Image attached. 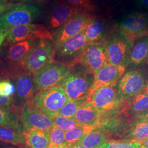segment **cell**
<instances>
[{"mask_svg": "<svg viewBox=\"0 0 148 148\" xmlns=\"http://www.w3.org/2000/svg\"><path fill=\"white\" fill-rule=\"evenodd\" d=\"M147 81L142 71L133 70L125 73L120 79L117 90L121 99H127L143 92Z\"/></svg>", "mask_w": 148, "mask_h": 148, "instance_id": "4fadbf2b", "label": "cell"}, {"mask_svg": "<svg viewBox=\"0 0 148 148\" xmlns=\"http://www.w3.org/2000/svg\"><path fill=\"white\" fill-rule=\"evenodd\" d=\"M70 66L54 62L34 74L37 90H41L59 86L70 73Z\"/></svg>", "mask_w": 148, "mask_h": 148, "instance_id": "ba28073f", "label": "cell"}, {"mask_svg": "<svg viewBox=\"0 0 148 148\" xmlns=\"http://www.w3.org/2000/svg\"><path fill=\"white\" fill-rule=\"evenodd\" d=\"M93 3L95 6V8L97 7H103L106 6V4L110 1V0H92Z\"/></svg>", "mask_w": 148, "mask_h": 148, "instance_id": "8d00e7d4", "label": "cell"}, {"mask_svg": "<svg viewBox=\"0 0 148 148\" xmlns=\"http://www.w3.org/2000/svg\"><path fill=\"white\" fill-rule=\"evenodd\" d=\"M101 113L90 101H87L76 112L74 119L79 125L99 127Z\"/></svg>", "mask_w": 148, "mask_h": 148, "instance_id": "ffe728a7", "label": "cell"}, {"mask_svg": "<svg viewBox=\"0 0 148 148\" xmlns=\"http://www.w3.org/2000/svg\"><path fill=\"white\" fill-rule=\"evenodd\" d=\"M63 148H86L84 146L79 144H77V143H76V144H74L73 145H68V146H66L65 147H64Z\"/></svg>", "mask_w": 148, "mask_h": 148, "instance_id": "b9f144b4", "label": "cell"}, {"mask_svg": "<svg viewBox=\"0 0 148 148\" xmlns=\"http://www.w3.org/2000/svg\"><path fill=\"white\" fill-rule=\"evenodd\" d=\"M18 2H23V3H37V2H42L47 0H13Z\"/></svg>", "mask_w": 148, "mask_h": 148, "instance_id": "60d3db41", "label": "cell"}, {"mask_svg": "<svg viewBox=\"0 0 148 148\" xmlns=\"http://www.w3.org/2000/svg\"><path fill=\"white\" fill-rule=\"evenodd\" d=\"M87 101V98L76 100L70 99L60 109L58 115L67 118L74 119L78 109Z\"/></svg>", "mask_w": 148, "mask_h": 148, "instance_id": "83f0119b", "label": "cell"}, {"mask_svg": "<svg viewBox=\"0 0 148 148\" xmlns=\"http://www.w3.org/2000/svg\"><path fill=\"white\" fill-rule=\"evenodd\" d=\"M18 114L24 132L32 129L50 131L54 125L53 119L33 103L21 106Z\"/></svg>", "mask_w": 148, "mask_h": 148, "instance_id": "52a82bcc", "label": "cell"}, {"mask_svg": "<svg viewBox=\"0 0 148 148\" xmlns=\"http://www.w3.org/2000/svg\"><path fill=\"white\" fill-rule=\"evenodd\" d=\"M56 148V147H51V148Z\"/></svg>", "mask_w": 148, "mask_h": 148, "instance_id": "7dc6e473", "label": "cell"}, {"mask_svg": "<svg viewBox=\"0 0 148 148\" xmlns=\"http://www.w3.org/2000/svg\"><path fill=\"white\" fill-rule=\"evenodd\" d=\"M0 143L18 146H25V132H21L11 128L0 126Z\"/></svg>", "mask_w": 148, "mask_h": 148, "instance_id": "603a6c76", "label": "cell"}, {"mask_svg": "<svg viewBox=\"0 0 148 148\" xmlns=\"http://www.w3.org/2000/svg\"><path fill=\"white\" fill-rule=\"evenodd\" d=\"M98 127L79 125L65 132L66 146L79 142L81 139Z\"/></svg>", "mask_w": 148, "mask_h": 148, "instance_id": "484cf974", "label": "cell"}, {"mask_svg": "<svg viewBox=\"0 0 148 148\" xmlns=\"http://www.w3.org/2000/svg\"><path fill=\"white\" fill-rule=\"evenodd\" d=\"M143 92H144V93H147V95H148V81H147L146 86H145L144 90H143Z\"/></svg>", "mask_w": 148, "mask_h": 148, "instance_id": "bcb514c9", "label": "cell"}, {"mask_svg": "<svg viewBox=\"0 0 148 148\" xmlns=\"http://www.w3.org/2000/svg\"><path fill=\"white\" fill-rule=\"evenodd\" d=\"M53 120L56 126L65 132L79 125L74 119L67 118L59 115L53 117Z\"/></svg>", "mask_w": 148, "mask_h": 148, "instance_id": "1f68e13d", "label": "cell"}, {"mask_svg": "<svg viewBox=\"0 0 148 148\" xmlns=\"http://www.w3.org/2000/svg\"><path fill=\"white\" fill-rule=\"evenodd\" d=\"M92 17L87 13L79 12L53 34V43L57 45L85 30Z\"/></svg>", "mask_w": 148, "mask_h": 148, "instance_id": "5bb4252c", "label": "cell"}, {"mask_svg": "<svg viewBox=\"0 0 148 148\" xmlns=\"http://www.w3.org/2000/svg\"><path fill=\"white\" fill-rule=\"evenodd\" d=\"M0 126L9 127L17 131L24 132L18 113L0 108Z\"/></svg>", "mask_w": 148, "mask_h": 148, "instance_id": "cb8c5ba5", "label": "cell"}, {"mask_svg": "<svg viewBox=\"0 0 148 148\" xmlns=\"http://www.w3.org/2000/svg\"><path fill=\"white\" fill-rule=\"evenodd\" d=\"M116 1L118 3L121 4V3H124L130 1V0H116Z\"/></svg>", "mask_w": 148, "mask_h": 148, "instance_id": "f6af8a7d", "label": "cell"}, {"mask_svg": "<svg viewBox=\"0 0 148 148\" xmlns=\"http://www.w3.org/2000/svg\"><path fill=\"white\" fill-rule=\"evenodd\" d=\"M108 23L101 16L91 18L84 32L90 43L104 41L109 33Z\"/></svg>", "mask_w": 148, "mask_h": 148, "instance_id": "d6986e66", "label": "cell"}, {"mask_svg": "<svg viewBox=\"0 0 148 148\" xmlns=\"http://www.w3.org/2000/svg\"><path fill=\"white\" fill-rule=\"evenodd\" d=\"M148 138V122L139 121L133 127L128 139L141 142Z\"/></svg>", "mask_w": 148, "mask_h": 148, "instance_id": "f1b7e54d", "label": "cell"}, {"mask_svg": "<svg viewBox=\"0 0 148 148\" xmlns=\"http://www.w3.org/2000/svg\"><path fill=\"white\" fill-rule=\"evenodd\" d=\"M5 39L8 42L15 43L29 40L53 41V36L46 26L30 23L12 29L8 32Z\"/></svg>", "mask_w": 148, "mask_h": 148, "instance_id": "8fae6325", "label": "cell"}, {"mask_svg": "<svg viewBox=\"0 0 148 148\" xmlns=\"http://www.w3.org/2000/svg\"><path fill=\"white\" fill-rule=\"evenodd\" d=\"M140 143L142 144V148H148V138L144 139Z\"/></svg>", "mask_w": 148, "mask_h": 148, "instance_id": "7bdbcfd3", "label": "cell"}, {"mask_svg": "<svg viewBox=\"0 0 148 148\" xmlns=\"http://www.w3.org/2000/svg\"><path fill=\"white\" fill-rule=\"evenodd\" d=\"M79 12L64 0L59 1L48 13L46 27L53 35Z\"/></svg>", "mask_w": 148, "mask_h": 148, "instance_id": "9a60e30c", "label": "cell"}, {"mask_svg": "<svg viewBox=\"0 0 148 148\" xmlns=\"http://www.w3.org/2000/svg\"><path fill=\"white\" fill-rule=\"evenodd\" d=\"M41 40H29L13 43L9 48L7 58L11 67L14 69L12 74L21 70V65L25 59L32 48Z\"/></svg>", "mask_w": 148, "mask_h": 148, "instance_id": "ac0fdd59", "label": "cell"}, {"mask_svg": "<svg viewBox=\"0 0 148 148\" xmlns=\"http://www.w3.org/2000/svg\"><path fill=\"white\" fill-rule=\"evenodd\" d=\"M140 121L145 122H148V113L146 115H145L143 117L142 119H140Z\"/></svg>", "mask_w": 148, "mask_h": 148, "instance_id": "ee69618b", "label": "cell"}, {"mask_svg": "<svg viewBox=\"0 0 148 148\" xmlns=\"http://www.w3.org/2000/svg\"><path fill=\"white\" fill-rule=\"evenodd\" d=\"M98 148H142L140 142L133 140L106 141Z\"/></svg>", "mask_w": 148, "mask_h": 148, "instance_id": "4dcf8cb0", "label": "cell"}, {"mask_svg": "<svg viewBox=\"0 0 148 148\" xmlns=\"http://www.w3.org/2000/svg\"><path fill=\"white\" fill-rule=\"evenodd\" d=\"M106 141H108V138L106 133L95 129L85 136L77 143L86 148H98Z\"/></svg>", "mask_w": 148, "mask_h": 148, "instance_id": "d4e9b609", "label": "cell"}, {"mask_svg": "<svg viewBox=\"0 0 148 148\" xmlns=\"http://www.w3.org/2000/svg\"><path fill=\"white\" fill-rule=\"evenodd\" d=\"M69 100L65 90L57 86L40 90L35 95L32 103L53 119Z\"/></svg>", "mask_w": 148, "mask_h": 148, "instance_id": "277c9868", "label": "cell"}, {"mask_svg": "<svg viewBox=\"0 0 148 148\" xmlns=\"http://www.w3.org/2000/svg\"><path fill=\"white\" fill-rule=\"evenodd\" d=\"M0 108L10 111H16L17 109L13 95L11 97H2L0 95Z\"/></svg>", "mask_w": 148, "mask_h": 148, "instance_id": "e575fe53", "label": "cell"}, {"mask_svg": "<svg viewBox=\"0 0 148 148\" xmlns=\"http://www.w3.org/2000/svg\"><path fill=\"white\" fill-rule=\"evenodd\" d=\"M131 112L142 119L148 113V95L142 92L133 97Z\"/></svg>", "mask_w": 148, "mask_h": 148, "instance_id": "4316f807", "label": "cell"}, {"mask_svg": "<svg viewBox=\"0 0 148 148\" xmlns=\"http://www.w3.org/2000/svg\"><path fill=\"white\" fill-rule=\"evenodd\" d=\"M84 32L64 42L54 45V61L69 66L78 63L80 57L90 45Z\"/></svg>", "mask_w": 148, "mask_h": 148, "instance_id": "3957f363", "label": "cell"}, {"mask_svg": "<svg viewBox=\"0 0 148 148\" xmlns=\"http://www.w3.org/2000/svg\"><path fill=\"white\" fill-rule=\"evenodd\" d=\"M8 32L9 31L5 30H0V46L2 45L4 40L6 38Z\"/></svg>", "mask_w": 148, "mask_h": 148, "instance_id": "74e56055", "label": "cell"}, {"mask_svg": "<svg viewBox=\"0 0 148 148\" xmlns=\"http://www.w3.org/2000/svg\"><path fill=\"white\" fill-rule=\"evenodd\" d=\"M16 4V3L12 2L11 0H0V15Z\"/></svg>", "mask_w": 148, "mask_h": 148, "instance_id": "d590c367", "label": "cell"}, {"mask_svg": "<svg viewBox=\"0 0 148 148\" xmlns=\"http://www.w3.org/2000/svg\"><path fill=\"white\" fill-rule=\"evenodd\" d=\"M136 3L140 7L148 9V0H137Z\"/></svg>", "mask_w": 148, "mask_h": 148, "instance_id": "f35d334b", "label": "cell"}, {"mask_svg": "<svg viewBox=\"0 0 148 148\" xmlns=\"http://www.w3.org/2000/svg\"><path fill=\"white\" fill-rule=\"evenodd\" d=\"M148 58V34L134 40L130 54L128 65L137 66Z\"/></svg>", "mask_w": 148, "mask_h": 148, "instance_id": "44dd1931", "label": "cell"}, {"mask_svg": "<svg viewBox=\"0 0 148 148\" xmlns=\"http://www.w3.org/2000/svg\"><path fill=\"white\" fill-rule=\"evenodd\" d=\"M104 41L108 63L126 68L134 41L117 27L109 32Z\"/></svg>", "mask_w": 148, "mask_h": 148, "instance_id": "6da1fadb", "label": "cell"}, {"mask_svg": "<svg viewBox=\"0 0 148 148\" xmlns=\"http://www.w3.org/2000/svg\"><path fill=\"white\" fill-rule=\"evenodd\" d=\"M50 147L63 148L66 145L65 132L54 125L49 132Z\"/></svg>", "mask_w": 148, "mask_h": 148, "instance_id": "f546056e", "label": "cell"}, {"mask_svg": "<svg viewBox=\"0 0 148 148\" xmlns=\"http://www.w3.org/2000/svg\"><path fill=\"white\" fill-rule=\"evenodd\" d=\"M126 68L124 66L107 63L94 75L93 82L90 88L88 95L99 87L116 84L125 74Z\"/></svg>", "mask_w": 148, "mask_h": 148, "instance_id": "e0dca14e", "label": "cell"}, {"mask_svg": "<svg viewBox=\"0 0 148 148\" xmlns=\"http://www.w3.org/2000/svg\"><path fill=\"white\" fill-rule=\"evenodd\" d=\"M41 14L38 5L16 3L0 15V30L10 31L15 27L32 23Z\"/></svg>", "mask_w": 148, "mask_h": 148, "instance_id": "7a4b0ae2", "label": "cell"}, {"mask_svg": "<svg viewBox=\"0 0 148 148\" xmlns=\"http://www.w3.org/2000/svg\"><path fill=\"white\" fill-rule=\"evenodd\" d=\"M0 148H23L20 146L0 143Z\"/></svg>", "mask_w": 148, "mask_h": 148, "instance_id": "ab89813d", "label": "cell"}, {"mask_svg": "<svg viewBox=\"0 0 148 148\" xmlns=\"http://www.w3.org/2000/svg\"><path fill=\"white\" fill-rule=\"evenodd\" d=\"M87 101L93 104L101 114L114 110L121 99L116 84L104 86L95 90L87 97Z\"/></svg>", "mask_w": 148, "mask_h": 148, "instance_id": "30bf717a", "label": "cell"}, {"mask_svg": "<svg viewBox=\"0 0 148 148\" xmlns=\"http://www.w3.org/2000/svg\"><path fill=\"white\" fill-rule=\"evenodd\" d=\"M50 131L32 129L25 132L27 148H49L50 147Z\"/></svg>", "mask_w": 148, "mask_h": 148, "instance_id": "7402d4cb", "label": "cell"}, {"mask_svg": "<svg viewBox=\"0 0 148 148\" xmlns=\"http://www.w3.org/2000/svg\"><path fill=\"white\" fill-rule=\"evenodd\" d=\"M15 91L13 84L8 79H0V95L2 97L13 96Z\"/></svg>", "mask_w": 148, "mask_h": 148, "instance_id": "836d02e7", "label": "cell"}, {"mask_svg": "<svg viewBox=\"0 0 148 148\" xmlns=\"http://www.w3.org/2000/svg\"><path fill=\"white\" fill-rule=\"evenodd\" d=\"M13 85L15 88L13 98L16 106L32 103L37 90L34 74L24 70H18L12 73Z\"/></svg>", "mask_w": 148, "mask_h": 148, "instance_id": "9c48e42d", "label": "cell"}, {"mask_svg": "<svg viewBox=\"0 0 148 148\" xmlns=\"http://www.w3.org/2000/svg\"><path fill=\"white\" fill-rule=\"evenodd\" d=\"M104 41L90 43L78 61L94 75L108 63Z\"/></svg>", "mask_w": 148, "mask_h": 148, "instance_id": "7c38bea8", "label": "cell"}, {"mask_svg": "<svg viewBox=\"0 0 148 148\" xmlns=\"http://www.w3.org/2000/svg\"><path fill=\"white\" fill-rule=\"evenodd\" d=\"M54 45L50 40H41L25 59L21 70L36 74L49 64L54 62Z\"/></svg>", "mask_w": 148, "mask_h": 148, "instance_id": "8992f818", "label": "cell"}, {"mask_svg": "<svg viewBox=\"0 0 148 148\" xmlns=\"http://www.w3.org/2000/svg\"><path fill=\"white\" fill-rule=\"evenodd\" d=\"M134 41L148 34V16L142 13H134L125 16L117 27Z\"/></svg>", "mask_w": 148, "mask_h": 148, "instance_id": "2e32d148", "label": "cell"}, {"mask_svg": "<svg viewBox=\"0 0 148 148\" xmlns=\"http://www.w3.org/2000/svg\"><path fill=\"white\" fill-rule=\"evenodd\" d=\"M66 3L81 12L95 10V6L92 0H64Z\"/></svg>", "mask_w": 148, "mask_h": 148, "instance_id": "d6a6232c", "label": "cell"}, {"mask_svg": "<svg viewBox=\"0 0 148 148\" xmlns=\"http://www.w3.org/2000/svg\"><path fill=\"white\" fill-rule=\"evenodd\" d=\"M94 80V74L87 69L84 71H70L59 86L65 90L70 99L76 100L88 97Z\"/></svg>", "mask_w": 148, "mask_h": 148, "instance_id": "5b68a950", "label": "cell"}]
</instances>
